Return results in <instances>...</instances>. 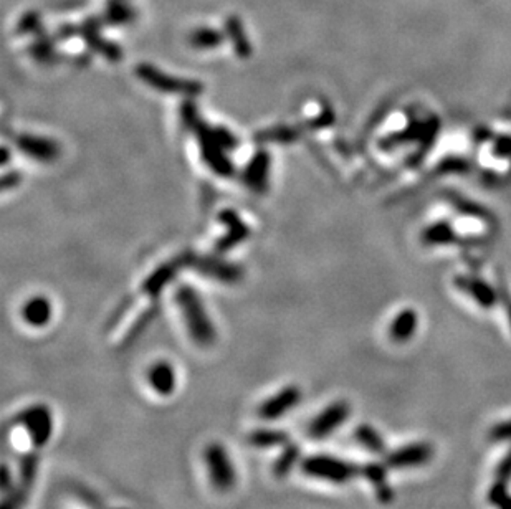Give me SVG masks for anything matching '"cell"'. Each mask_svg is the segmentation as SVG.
<instances>
[{
    "label": "cell",
    "instance_id": "16",
    "mask_svg": "<svg viewBox=\"0 0 511 509\" xmlns=\"http://www.w3.org/2000/svg\"><path fill=\"white\" fill-rule=\"evenodd\" d=\"M192 45L201 46V48H211V46H217L222 41V35L217 30L211 29H201L196 30L191 36Z\"/></svg>",
    "mask_w": 511,
    "mask_h": 509
},
{
    "label": "cell",
    "instance_id": "15",
    "mask_svg": "<svg viewBox=\"0 0 511 509\" xmlns=\"http://www.w3.org/2000/svg\"><path fill=\"white\" fill-rule=\"evenodd\" d=\"M227 32H228V35H231V38L233 41V45H236L238 53H242V55L248 53L250 46L247 43V36H245L242 22H240L237 17H228Z\"/></svg>",
    "mask_w": 511,
    "mask_h": 509
},
{
    "label": "cell",
    "instance_id": "18",
    "mask_svg": "<svg viewBox=\"0 0 511 509\" xmlns=\"http://www.w3.org/2000/svg\"><path fill=\"white\" fill-rule=\"evenodd\" d=\"M490 438L493 441H511V418L500 422L490 430Z\"/></svg>",
    "mask_w": 511,
    "mask_h": 509
},
{
    "label": "cell",
    "instance_id": "21",
    "mask_svg": "<svg viewBox=\"0 0 511 509\" xmlns=\"http://www.w3.org/2000/svg\"><path fill=\"white\" fill-rule=\"evenodd\" d=\"M497 509H511V495L505 498V500L497 506Z\"/></svg>",
    "mask_w": 511,
    "mask_h": 509
},
{
    "label": "cell",
    "instance_id": "13",
    "mask_svg": "<svg viewBox=\"0 0 511 509\" xmlns=\"http://www.w3.org/2000/svg\"><path fill=\"white\" fill-rule=\"evenodd\" d=\"M24 318L32 326H44L50 319V306L45 299H34L24 311Z\"/></svg>",
    "mask_w": 511,
    "mask_h": 509
},
{
    "label": "cell",
    "instance_id": "10",
    "mask_svg": "<svg viewBox=\"0 0 511 509\" xmlns=\"http://www.w3.org/2000/svg\"><path fill=\"white\" fill-rule=\"evenodd\" d=\"M247 441L257 448H272V446H285L290 443V435L283 430L258 428L248 435Z\"/></svg>",
    "mask_w": 511,
    "mask_h": 509
},
{
    "label": "cell",
    "instance_id": "17",
    "mask_svg": "<svg viewBox=\"0 0 511 509\" xmlns=\"http://www.w3.org/2000/svg\"><path fill=\"white\" fill-rule=\"evenodd\" d=\"M508 495H510V491H508V483L495 480V483H493L492 486H490V490H488L487 500H488L490 505L497 508V506L500 505V503H502Z\"/></svg>",
    "mask_w": 511,
    "mask_h": 509
},
{
    "label": "cell",
    "instance_id": "19",
    "mask_svg": "<svg viewBox=\"0 0 511 509\" xmlns=\"http://www.w3.org/2000/svg\"><path fill=\"white\" fill-rule=\"evenodd\" d=\"M495 480L510 483L511 481V450L500 461L497 470H495Z\"/></svg>",
    "mask_w": 511,
    "mask_h": 509
},
{
    "label": "cell",
    "instance_id": "9",
    "mask_svg": "<svg viewBox=\"0 0 511 509\" xmlns=\"http://www.w3.org/2000/svg\"><path fill=\"white\" fill-rule=\"evenodd\" d=\"M354 438H356L358 443L361 445L363 448H366L369 453L383 455L385 453V450H388L383 435L369 423L358 425L356 430H354Z\"/></svg>",
    "mask_w": 511,
    "mask_h": 509
},
{
    "label": "cell",
    "instance_id": "12",
    "mask_svg": "<svg viewBox=\"0 0 511 509\" xmlns=\"http://www.w3.org/2000/svg\"><path fill=\"white\" fill-rule=\"evenodd\" d=\"M19 470H20L19 486L32 491V486H34L35 478H36V471H39V456H36L35 453H25L22 458H20Z\"/></svg>",
    "mask_w": 511,
    "mask_h": 509
},
{
    "label": "cell",
    "instance_id": "3",
    "mask_svg": "<svg viewBox=\"0 0 511 509\" xmlns=\"http://www.w3.org/2000/svg\"><path fill=\"white\" fill-rule=\"evenodd\" d=\"M14 422L27 430L34 448H44L54 433V417L50 407L45 403H34L24 408Z\"/></svg>",
    "mask_w": 511,
    "mask_h": 509
},
{
    "label": "cell",
    "instance_id": "7",
    "mask_svg": "<svg viewBox=\"0 0 511 509\" xmlns=\"http://www.w3.org/2000/svg\"><path fill=\"white\" fill-rule=\"evenodd\" d=\"M388 468H389L388 465L378 463V461L364 463L361 466V476L374 486L375 498H378L383 505H388V503L394 500L393 488H390L388 481Z\"/></svg>",
    "mask_w": 511,
    "mask_h": 509
},
{
    "label": "cell",
    "instance_id": "20",
    "mask_svg": "<svg viewBox=\"0 0 511 509\" xmlns=\"http://www.w3.org/2000/svg\"><path fill=\"white\" fill-rule=\"evenodd\" d=\"M12 488H14L12 475H10L9 465L4 463L2 465V491H4V495H7V493L12 490Z\"/></svg>",
    "mask_w": 511,
    "mask_h": 509
},
{
    "label": "cell",
    "instance_id": "14",
    "mask_svg": "<svg viewBox=\"0 0 511 509\" xmlns=\"http://www.w3.org/2000/svg\"><path fill=\"white\" fill-rule=\"evenodd\" d=\"M106 19L113 24H126L134 19V9L124 4V0H109Z\"/></svg>",
    "mask_w": 511,
    "mask_h": 509
},
{
    "label": "cell",
    "instance_id": "6",
    "mask_svg": "<svg viewBox=\"0 0 511 509\" xmlns=\"http://www.w3.org/2000/svg\"><path fill=\"white\" fill-rule=\"evenodd\" d=\"M301 402V391L298 386H286L267 400H263L258 407V417L267 422H275L285 417L290 410L298 407Z\"/></svg>",
    "mask_w": 511,
    "mask_h": 509
},
{
    "label": "cell",
    "instance_id": "5",
    "mask_svg": "<svg viewBox=\"0 0 511 509\" xmlns=\"http://www.w3.org/2000/svg\"><path fill=\"white\" fill-rule=\"evenodd\" d=\"M434 458V446L427 441H415L385 455V465L394 470H410L425 466Z\"/></svg>",
    "mask_w": 511,
    "mask_h": 509
},
{
    "label": "cell",
    "instance_id": "8",
    "mask_svg": "<svg viewBox=\"0 0 511 509\" xmlns=\"http://www.w3.org/2000/svg\"><path fill=\"white\" fill-rule=\"evenodd\" d=\"M148 381L151 389L163 397L174 394L177 386L176 371L169 362H156L154 366L149 369Z\"/></svg>",
    "mask_w": 511,
    "mask_h": 509
},
{
    "label": "cell",
    "instance_id": "1",
    "mask_svg": "<svg viewBox=\"0 0 511 509\" xmlns=\"http://www.w3.org/2000/svg\"><path fill=\"white\" fill-rule=\"evenodd\" d=\"M301 471L315 480L328 481L333 485H346L354 478L361 476V466L331 455H311L301 460Z\"/></svg>",
    "mask_w": 511,
    "mask_h": 509
},
{
    "label": "cell",
    "instance_id": "11",
    "mask_svg": "<svg viewBox=\"0 0 511 509\" xmlns=\"http://www.w3.org/2000/svg\"><path fill=\"white\" fill-rule=\"evenodd\" d=\"M301 456V448L296 443H290L285 445V448L281 453L278 455V458L275 460L273 463V475L276 478H285L290 475V471L298 465Z\"/></svg>",
    "mask_w": 511,
    "mask_h": 509
},
{
    "label": "cell",
    "instance_id": "2",
    "mask_svg": "<svg viewBox=\"0 0 511 509\" xmlns=\"http://www.w3.org/2000/svg\"><path fill=\"white\" fill-rule=\"evenodd\" d=\"M208 481L217 491L227 493L237 485V470L228 450L218 441L208 443L204 450Z\"/></svg>",
    "mask_w": 511,
    "mask_h": 509
},
{
    "label": "cell",
    "instance_id": "4",
    "mask_svg": "<svg viewBox=\"0 0 511 509\" xmlns=\"http://www.w3.org/2000/svg\"><path fill=\"white\" fill-rule=\"evenodd\" d=\"M351 417V405L346 400H336L323 408L308 427V435L313 440H325L341 427Z\"/></svg>",
    "mask_w": 511,
    "mask_h": 509
}]
</instances>
